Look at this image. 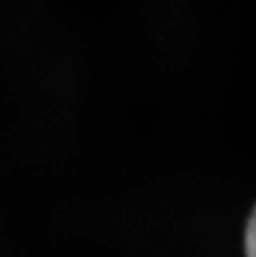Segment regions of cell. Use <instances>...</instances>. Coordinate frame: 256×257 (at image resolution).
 Listing matches in <instances>:
<instances>
[{"label":"cell","instance_id":"obj_1","mask_svg":"<svg viewBox=\"0 0 256 257\" xmlns=\"http://www.w3.org/2000/svg\"><path fill=\"white\" fill-rule=\"evenodd\" d=\"M244 254L246 257H256V204L251 209L244 229Z\"/></svg>","mask_w":256,"mask_h":257}]
</instances>
